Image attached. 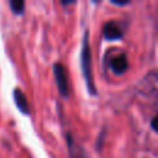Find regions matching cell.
Returning <instances> with one entry per match:
<instances>
[{
    "label": "cell",
    "mask_w": 158,
    "mask_h": 158,
    "mask_svg": "<svg viewBox=\"0 0 158 158\" xmlns=\"http://www.w3.org/2000/svg\"><path fill=\"white\" fill-rule=\"evenodd\" d=\"M91 63H93V60H91V49H90V44H89V31H85L83 42H81V51H80V67H81V72H83V75L85 79L88 91L91 95H96Z\"/></svg>",
    "instance_id": "cell-1"
},
{
    "label": "cell",
    "mask_w": 158,
    "mask_h": 158,
    "mask_svg": "<svg viewBox=\"0 0 158 158\" xmlns=\"http://www.w3.org/2000/svg\"><path fill=\"white\" fill-rule=\"evenodd\" d=\"M53 73H54V79H56V84L58 88L59 94L67 99L69 98L70 94V89H69V81H68V75L65 72V68L62 63H54L53 65Z\"/></svg>",
    "instance_id": "cell-2"
},
{
    "label": "cell",
    "mask_w": 158,
    "mask_h": 158,
    "mask_svg": "<svg viewBox=\"0 0 158 158\" xmlns=\"http://www.w3.org/2000/svg\"><path fill=\"white\" fill-rule=\"evenodd\" d=\"M110 69L116 74V75H122L127 72L128 69V60L125 53H120L110 59Z\"/></svg>",
    "instance_id": "cell-3"
},
{
    "label": "cell",
    "mask_w": 158,
    "mask_h": 158,
    "mask_svg": "<svg viewBox=\"0 0 158 158\" xmlns=\"http://www.w3.org/2000/svg\"><path fill=\"white\" fill-rule=\"evenodd\" d=\"M102 35L105 37V40L107 41H115V40H120L123 36V31L120 27V25L116 21H109L104 25L102 28Z\"/></svg>",
    "instance_id": "cell-4"
},
{
    "label": "cell",
    "mask_w": 158,
    "mask_h": 158,
    "mask_svg": "<svg viewBox=\"0 0 158 158\" xmlns=\"http://www.w3.org/2000/svg\"><path fill=\"white\" fill-rule=\"evenodd\" d=\"M65 141H67V146H68V153L70 158H89L88 154L85 153V151L83 149L81 146H79L70 132H67L65 135Z\"/></svg>",
    "instance_id": "cell-5"
},
{
    "label": "cell",
    "mask_w": 158,
    "mask_h": 158,
    "mask_svg": "<svg viewBox=\"0 0 158 158\" xmlns=\"http://www.w3.org/2000/svg\"><path fill=\"white\" fill-rule=\"evenodd\" d=\"M14 101H15V105L16 107L19 109V111H21L22 114L25 115H28L30 114V105H28V101L23 94V91L19 88H16L14 90Z\"/></svg>",
    "instance_id": "cell-6"
},
{
    "label": "cell",
    "mask_w": 158,
    "mask_h": 158,
    "mask_svg": "<svg viewBox=\"0 0 158 158\" xmlns=\"http://www.w3.org/2000/svg\"><path fill=\"white\" fill-rule=\"evenodd\" d=\"M9 5H10V9H11L12 14H15V15H22L23 14L25 1H22V0H10Z\"/></svg>",
    "instance_id": "cell-7"
},
{
    "label": "cell",
    "mask_w": 158,
    "mask_h": 158,
    "mask_svg": "<svg viewBox=\"0 0 158 158\" xmlns=\"http://www.w3.org/2000/svg\"><path fill=\"white\" fill-rule=\"evenodd\" d=\"M157 120H158V117L157 116H153V118L151 121V127H152V130L154 132H157V130H158V127H157Z\"/></svg>",
    "instance_id": "cell-8"
},
{
    "label": "cell",
    "mask_w": 158,
    "mask_h": 158,
    "mask_svg": "<svg viewBox=\"0 0 158 158\" xmlns=\"http://www.w3.org/2000/svg\"><path fill=\"white\" fill-rule=\"evenodd\" d=\"M111 4H114L116 6H125V5H128L130 1H111Z\"/></svg>",
    "instance_id": "cell-9"
}]
</instances>
